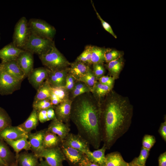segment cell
Masks as SVG:
<instances>
[{
    "label": "cell",
    "mask_w": 166,
    "mask_h": 166,
    "mask_svg": "<svg viewBox=\"0 0 166 166\" xmlns=\"http://www.w3.org/2000/svg\"><path fill=\"white\" fill-rule=\"evenodd\" d=\"M34 54L23 50L19 55L16 61L23 72L25 77H28L34 69Z\"/></svg>",
    "instance_id": "14"
},
{
    "label": "cell",
    "mask_w": 166,
    "mask_h": 166,
    "mask_svg": "<svg viewBox=\"0 0 166 166\" xmlns=\"http://www.w3.org/2000/svg\"><path fill=\"white\" fill-rule=\"evenodd\" d=\"M30 32L38 37L53 40L56 30L45 21L37 18H31L28 21Z\"/></svg>",
    "instance_id": "5"
},
{
    "label": "cell",
    "mask_w": 166,
    "mask_h": 166,
    "mask_svg": "<svg viewBox=\"0 0 166 166\" xmlns=\"http://www.w3.org/2000/svg\"><path fill=\"white\" fill-rule=\"evenodd\" d=\"M0 158L4 160L9 165V164L14 162L15 158L14 154L11 152L6 144L0 139ZM13 163H14L13 162Z\"/></svg>",
    "instance_id": "32"
},
{
    "label": "cell",
    "mask_w": 166,
    "mask_h": 166,
    "mask_svg": "<svg viewBox=\"0 0 166 166\" xmlns=\"http://www.w3.org/2000/svg\"><path fill=\"white\" fill-rule=\"evenodd\" d=\"M49 72V70L45 67L34 68L27 77L28 81L37 90L47 80Z\"/></svg>",
    "instance_id": "13"
},
{
    "label": "cell",
    "mask_w": 166,
    "mask_h": 166,
    "mask_svg": "<svg viewBox=\"0 0 166 166\" xmlns=\"http://www.w3.org/2000/svg\"><path fill=\"white\" fill-rule=\"evenodd\" d=\"M45 67L52 71L67 68L70 63L58 50L54 44L47 53L38 56Z\"/></svg>",
    "instance_id": "3"
},
{
    "label": "cell",
    "mask_w": 166,
    "mask_h": 166,
    "mask_svg": "<svg viewBox=\"0 0 166 166\" xmlns=\"http://www.w3.org/2000/svg\"><path fill=\"white\" fill-rule=\"evenodd\" d=\"M72 101L73 100L68 98L63 100L58 105L53 107L56 118L69 126Z\"/></svg>",
    "instance_id": "12"
},
{
    "label": "cell",
    "mask_w": 166,
    "mask_h": 166,
    "mask_svg": "<svg viewBox=\"0 0 166 166\" xmlns=\"http://www.w3.org/2000/svg\"><path fill=\"white\" fill-rule=\"evenodd\" d=\"M51 87L46 80L37 90L33 102L44 100L50 99Z\"/></svg>",
    "instance_id": "30"
},
{
    "label": "cell",
    "mask_w": 166,
    "mask_h": 166,
    "mask_svg": "<svg viewBox=\"0 0 166 166\" xmlns=\"http://www.w3.org/2000/svg\"><path fill=\"white\" fill-rule=\"evenodd\" d=\"M26 134L18 126H8L0 132V138L4 140H16L23 138Z\"/></svg>",
    "instance_id": "19"
},
{
    "label": "cell",
    "mask_w": 166,
    "mask_h": 166,
    "mask_svg": "<svg viewBox=\"0 0 166 166\" xmlns=\"http://www.w3.org/2000/svg\"><path fill=\"white\" fill-rule=\"evenodd\" d=\"M102 142L109 149L131 126L133 108L128 98L112 90L101 103Z\"/></svg>",
    "instance_id": "1"
},
{
    "label": "cell",
    "mask_w": 166,
    "mask_h": 166,
    "mask_svg": "<svg viewBox=\"0 0 166 166\" xmlns=\"http://www.w3.org/2000/svg\"><path fill=\"white\" fill-rule=\"evenodd\" d=\"M51 90L62 101L69 98V92L64 87H51Z\"/></svg>",
    "instance_id": "38"
},
{
    "label": "cell",
    "mask_w": 166,
    "mask_h": 166,
    "mask_svg": "<svg viewBox=\"0 0 166 166\" xmlns=\"http://www.w3.org/2000/svg\"><path fill=\"white\" fill-rule=\"evenodd\" d=\"M11 120L6 112L0 107V132L6 127L11 125Z\"/></svg>",
    "instance_id": "35"
},
{
    "label": "cell",
    "mask_w": 166,
    "mask_h": 166,
    "mask_svg": "<svg viewBox=\"0 0 166 166\" xmlns=\"http://www.w3.org/2000/svg\"><path fill=\"white\" fill-rule=\"evenodd\" d=\"M47 115L48 121L52 120L56 118L53 107L49 108L46 110Z\"/></svg>",
    "instance_id": "48"
},
{
    "label": "cell",
    "mask_w": 166,
    "mask_h": 166,
    "mask_svg": "<svg viewBox=\"0 0 166 166\" xmlns=\"http://www.w3.org/2000/svg\"><path fill=\"white\" fill-rule=\"evenodd\" d=\"M62 143L85 154L90 151L89 143L79 134L69 132Z\"/></svg>",
    "instance_id": "11"
},
{
    "label": "cell",
    "mask_w": 166,
    "mask_h": 166,
    "mask_svg": "<svg viewBox=\"0 0 166 166\" xmlns=\"http://www.w3.org/2000/svg\"><path fill=\"white\" fill-rule=\"evenodd\" d=\"M46 130L47 128H46L34 133L31 132L27 134L31 150L32 152L38 157L44 149V137Z\"/></svg>",
    "instance_id": "10"
},
{
    "label": "cell",
    "mask_w": 166,
    "mask_h": 166,
    "mask_svg": "<svg viewBox=\"0 0 166 166\" xmlns=\"http://www.w3.org/2000/svg\"><path fill=\"white\" fill-rule=\"evenodd\" d=\"M90 68L87 64L75 61V62L70 63V67L68 69V73L77 81L87 72Z\"/></svg>",
    "instance_id": "20"
},
{
    "label": "cell",
    "mask_w": 166,
    "mask_h": 166,
    "mask_svg": "<svg viewBox=\"0 0 166 166\" xmlns=\"http://www.w3.org/2000/svg\"><path fill=\"white\" fill-rule=\"evenodd\" d=\"M93 7L96 13L97 16L98 18L101 21L102 26L104 28L109 34H111L114 38H117V36L116 35L114 34L112 28L110 25L107 22L104 20L102 18H101L99 13L97 12L95 6L94 5L93 2L91 1Z\"/></svg>",
    "instance_id": "40"
},
{
    "label": "cell",
    "mask_w": 166,
    "mask_h": 166,
    "mask_svg": "<svg viewBox=\"0 0 166 166\" xmlns=\"http://www.w3.org/2000/svg\"><path fill=\"white\" fill-rule=\"evenodd\" d=\"M40 158V161L38 166H50L45 160H43L42 158Z\"/></svg>",
    "instance_id": "49"
},
{
    "label": "cell",
    "mask_w": 166,
    "mask_h": 166,
    "mask_svg": "<svg viewBox=\"0 0 166 166\" xmlns=\"http://www.w3.org/2000/svg\"><path fill=\"white\" fill-rule=\"evenodd\" d=\"M82 166H100L96 164L90 162L89 160L84 163Z\"/></svg>",
    "instance_id": "50"
},
{
    "label": "cell",
    "mask_w": 166,
    "mask_h": 166,
    "mask_svg": "<svg viewBox=\"0 0 166 166\" xmlns=\"http://www.w3.org/2000/svg\"><path fill=\"white\" fill-rule=\"evenodd\" d=\"M60 138L57 135L46 130L44 135V149L60 147L62 143Z\"/></svg>",
    "instance_id": "29"
},
{
    "label": "cell",
    "mask_w": 166,
    "mask_h": 166,
    "mask_svg": "<svg viewBox=\"0 0 166 166\" xmlns=\"http://www.w3.org/2000/svg\"><path fill=\"white\" fill-rule=\"evenodd\" d=\"M93 65V72L98 80L100 78L104 76L105 73V69L103 64L95 63Z\"/></svg>",
    "instance_id": "41"
},
{
    "label": "cell",
    "mask_w": 166,
    "mask_h": 166,
    "mask_svg": "<svg viewBox=\"0 0 166 166\" xmlns=\"http://www.w3.org/2000/svg\"><path fill=\"white\" fill-rule=\"evenodd\" d=\"M112 90V88L97 81L92 88L91 93L97 101L101 103L103 99Z\"/></svg>",
    "instance_id": "26"
},
{
    "label": "cell",
    "mask_w": 166,
    "mask_h": 166,
    "mask_svg": "<svg viewBox=\"0 0 166 166\" xmlns=\"http://www.w3.org/2000/svg\"><path fill=\"white\" fill-rule=\"evenodd\" d=\"M101 115V103L91 92L73 100L70 120L76 126L78 134L95 149H98L102 142Z\"/></svg>",
    "instance_id": "2"
},
{
    "label": "cell",
    "mask_w": 166,
    "mask_h": 166,
    "mask_svg": "<svg viewBox=\"0 0 166 166\" xmlns=\"http://www.w3.org/2000/svg\"><path fill=\"white\" fill-rule=\"evenodd\" d=\"M150 151V150L142 147L139 156L134 158L131 162L139 165H145L146 161L149 154Z\"/></svg>",
    "instance_id": "34"
},
{
    "label": "cell",
    "mask_w": 166,
    "mask_h": 166,
    "mask_svg": "<svg viewBox=\"0 0 166 166\" xmlns=\"http://www.w3.org/2000/svg\"><path fill=\"white\" fill-rule=\"evenodd\" d=\"M50 101L53 106H56L60 104L62 101L55 94L51 91Z\"/></svg>",
    "instance_id": "47"
},
{
    "label": "cell",
    "mask_w": 166,
    "mask_h": 166,
    "mask_svg": "<svg viewBox=\"0 0 166 166\" xmlns=\"http://www.w3.org/2000/svg\"><path fill=\"white\" fill-rule=\"evenodd\" d=\"M69 126L56 118L51 121L47 130L57 135L63 141L70 132Z\"/></svg>",
    "instance_id": "16"
},
{
    "label": "cell",
    "mask_w": 166,
    "mask_h": 166,
    "mask_svg": "<svg viewBox=\"0 0 166 166\" xmlns=\"http://www.w3.org/2000/svg\"><path fill=\"white\" fill-rule=\"evenodd\" d=\"M158 132L164 141L166 142V121L162 123L158 130Z\"/></svg>",
    "instance_id": "44"
},
{
    "label": "cell",
    "mask_w": 166,
    "mask_h": 166,
    "mask_svg": "<svg viewBox=\"0 0 166 166\" xmlns=\"http://www.w3.org/2000/svg\"><path fill=\"white\" fill-rule=\"evenodd\" d=\"M123 52L114 49H110L105 55V62L108 63L122 57Z\"/></svg>",
    "instance_id": "37"
},
{
    "label": "cell",
    "mask_w": 166,
    "mask_h": 166,
    "mask_svg": "<svg viewBox=\"0 0 166 166\" xmlns=\"http://www.w3.org/2000/svg\"><path fill=\"white\" fill-rule=\"evenodd\" d=\"M54 44L53 40L39 37L31 33L28 41L23 50L28 51L39 56L49 52Z\"/></svg>",
    "instance_id": "4"
},
{
    "label": "cell",
    "mask_w": 166,
    "mask_h": 166,
    "mask_svg": "<svg viewBox=\"0 0 166 166\" xmlns=\"http://www.w3.org/2000/svg\"><path fill=\"white\" fill-rule=\"evenodd\" d=\"M124 65V61L123 57L107 63L106 67L110 76L115 80L118 78Z\"/></svg>",
    "instance_id": "27"
},
{
    "label": "cell",
    "mask_w": 166,
    "mask_h": 166,
    "mask_svg": "<svg viewBox=\"0 0 166 166\" xmlns=\"http://www.w3.org/2000/svg\"><path fill=\"white\" fill-rule=\"evenodd\" d=\"M128 166H146V165H145L144 166L139 165H138L134 164L131 161L130 162L128 163Z\"/></svg>",
    "instance_id": "52"
},
{
    "label": "cell",
    "mask_w": 166,
    "mask_h": 166,
    "mask_svg": "<svg viewBox=\"0 0 166 166\" xmlns=\"http://www.w3.org/2000/svg\"><path fill=\"white\" fill-rule=\"evenodd\" d=\"M7 166H19L18 165V163L16 162L14 163H13L10 165H8Z\"/></svg>",
    "instance_id": "53"
},
{
    "label": "cell",
    "mask_w": 166,
    "mask_h": 166,
    "mask_svg": "<svg viewBox=\"0 0 166 166\" xmlns=\"http://www.w3.org/2000/svg\"><path fill=\"white\" fill-rule=\"evenodd\" d=\"M0 166H2L1 165H0Z\"/></svg>",
    "instance_id": "54"
},
{
    "label": "cell",
    "mask_w": 166,
    "mask_h": 166,
    "mask_svg": "<svg viewBox=\"0 0 166 166\" xmlns=\"http://www.w3.org/2000/svg\"><path fill=\"white\" fill-rule=\"evenodd\" d=\"M0 165L2 166H7V164L3 160L0 158Z\"/></svg>",
    "instance_id": "51"
},
{
    "label": "cell",
    "mask_w": 166,
    "mask_h": 166,
    "mask_svg": "<svg viewBox=\"0 0 166 166\" xmlns=\"http://www.w3.org/2000/svg\"><path fill=\"white\" fill-rule=\"evenodd\" d=\"M4 140L13 148L16 153V159L19 152L22 149H25L26 151L31 150L30 145L28 140L27 135L23 138L16 140Z\"/></svg>",
    "instance_id": "24"
},
{
    "label": "cell",
    "mask_w": 166,
    "mask_h": 166,
    "mask_svg": "<svg viewBox=\"0 0 166 166\" xmlns=\"http://www.w3.org/2000/svg\"><path fill=\"white\" fill-rule=\"evenodd\" d=\"M68 68L60 70H49L47 81L51 87H64L66 84Z\"/></svg>",
    "instance_id": "17"
},
{
    "label": "cell",
    "mask_w": 166,
    "mask_h": 166,
    "mask_svg": "<svg viewBox=\"0 0 166 166\" xmlns=\"http://www.w3.org/2000/svg\"><path fill=\"white\" fill-rule=\"evenodd\" d=\"M156 142L155 137L152 135L145 134L142 140V147L150 150Z\"/></svg>",
    "instance_id": "39"
},
{
    "label": "cell",
    "mask_w": 166,
    "mask_h": 166,
    "mask_svg": "<svg viewBox=\"0 0 166 166\" xmlns=\"http://www.w3.org/2000/svg\"><path fill=\"white\" fill-rule=\"evenodd\" d=\"M159 166H166V152L161 154L158 158Z\"/></svg>",
    "instance_id": "46"
},
{
    "label": "cell",
    "mask_w": 166,
    "mask_h": 166,
    "mask_svg": "<svg viewBox=\"0 0 166 166\" xmlns=\"http://www.w3.org/2000/svg\"><path fill=\"white\" fill-rule=\"evenodd\" d=\"M97 80L93 70L90 68L87 72L77 81L84 83L92 89Z\"/></svg>",
    "instance_id": "33"
},
{
    "label": "cell",
    "mask_w": 166,
    "mask_h": 166,
    "mask_svg": "<svg viewBox=\"0 0 166 166\" xmlns=\"http://www.w3.org/2000/svg\"><path fill=\"white\" fill-rule=\"evenodd\" d=\"M115 79L110 76H103L98 80V81L102 84L108 86L113 89Z\"/></svg>",
    "instance_id": "42"
},
{
    "label": "cell",
    "mask_w": 166,
    "mask_h": 166,
    "mask_svg": "<svg viewBox=\"0 0 166 166\" xmlns=\"http://www.w3.org/2000/svg\"><path fill=\"white\" fill-rule=\"evenodd\" d=\"M106 149L104 145L100 149L93 152L89 151L85 154L88 160L91 162L100 166H104L105 161V153Z\"/></svg>",
    "instance_id": "23"
},
{
    "label": "cell",
    "mask_w": 166,
    "mask_h": 166,
    "mask_svg": "<svg viewBox=\"0 0 166 166\" xmlns=\"http://www.w3.org/2000/svg\"><path fill=\"white\" fill-rule=\"evenodd\" d=\"M91 45H87L85 48L83 52L81 53L86 59L88 65L92 64L91 61Z\"/></svg>",
    "instance_id": "43"
},
{
    "label": "cell",
    "mask_w": 166,
    "mask_h": 166,
    "mask_svg": "<svg viewBox=\"0 0 166 166\" xmlns=\"http://www.w3.org/2000/svg\"><path fill=\"white\" fill-rule=\"evenodd\" d=\"M32 106L33 109L37 111L53 107L49 99H44L36 102H33Z\"/></svg>",
    "instance_id": "36"
},
{
    "label": "cell",
    "mask_w": 166,
    "mask_h": 166,
    "mask_svg": "<svg viewBox=\"0 0 166 166\" xmlns=\"http://www.w3.org/2000/svg\"><path fill=\"white\" fill-rule=\"evenodd\" d=\"M60 147L65 160L72 166H82L88 160L85 153L77 149L66 145L62 143Z\"/></svg>",
    "instance_id": "8"
},
{
    "label": "cell",
    "mask_w": 166,
    "mask_h": 166,
    "mask_svg": "<svg viewBox=\"0 0 166 166\" xmlns=\"http://www.w3.org/2000/svg\"><path fill=\"white\" fill-rule=\"evenodd\" d=\"M15 46L12 42L0 49V59L2 63L16 60L23 50Z\"/></svg>",
    "instance_id": "15"
},
{
    "label": "cell",
    "mask_w": 166,
    "mask_h": 166,
    "mask_svg": "<svg viewBox=\"0 0 166 166\" xmlns=\"http://www.w3.org/2000/svg\"><path fill=\"white\" fill-rule=\"evenodd\" d=\"M22 81L16 79L6 72L0 64V95L12 94L20 89Z\"/></svg>",
    "instance_id": "7"
},
{
    "label": "cell",
    "mask_w": 166,
    "mask_h": 166,
    "mask_svg": "<svg viewBox=\"0 0 166 166\" xmlns=\"http://www.w3.org/2000/svg\"><path fill=\"white\" fill-rule=\"evenodd\" d=\"M38 124V111L33 109L28 118L18 126L27 134L36 129Z\"/></svg>",
    "instance_id": "21"
},
{
    "label": "cell",
    "mask_w": 166,
    "mask_h": 166,
    "mask_svg": "<svg viewBox=\"0 0 166 166\" xmlns=\"http://www.w3.org/2000/svg\"><path fill=\"white\" fill-rule=\"evenodd\" d=\"M0 64L6 72L16 79L22 81L26 78L16 60L4 63H0Z\"/></svg>",
    "instance_id": "18"
},
{
    "label": "cell",
    "mask_w": 166,
    "mask_h": 166,
    "mask_svg": "<svg viewBox=\"0 0 166 166\" xmlns=\"http://www.w3.org/2000/svg\"><path fill=\"white\" fill-rule=\"evenodd\" d=\"M38 157L45 158V160L50 166H63V162L65 160L60 147L45 148Z\"/></svg>",
    "instance_id": "9"
},
{
    "label": "cell",
    "mask_w": 166,
    "mask_h": 166,
    "mask_svg": "<svg viewBox=\"0 0 166 166\" xmlns=\"http://www.w3.org/2000/svg\"><path fill=\"white\" fill-rule=\"evenodd\" d=\"M38 112V117L39 121L41 123H44L48 121L47 115L46 110H41Z\"/></svg>",
    "instance_id": "45"
},
{
    "label": "cell",
    "mask_w": 166,
    "mask_h": 166,
    "mask_svg": "<svg viewBox=\"0 0 166 166\" xmlns=\"http://www.w3.org/2000/svg\"><path fill=\"white\" fill-rule=\"evenodd\" d=\"M104 166H128V163L124 160L120 152L115 151L105 155Z\"/></svg>",
    "instance_id": "25"
},
{
    "label": "cell",
    "mask_w": 166,
    "mask_h": 166,
    "mask_svg": "<svg viewBox=\"0 0 166 166\" xmlns=\"http://www.w3.org/2000/svg\"><path fill=\"white\" fill-rule=\"evenodd\" d=\"M30 34L28 21L26 17H22L15 26L12 42L15 46L23 50Z\"/></svg>",
    "instance_id": "6"
},
{
    "label": "cell",
    "mask_w": 166,
    "mask_h": 166,
    "mask_svg": "<svg viewBox=\"0 0 166 166\" xmlns=\"http://www.w3.org/2000/svg\"><path fill=\"white\" fill-rule=\"evenodd\" d=\"M38 158L33 152H24L18 154L16 160L19 166H38Z\"/></svg>",
    "instance_id": "22"
},
{
    "label": "cell",
    "mask_w": 166,
    "mask_h": 166,
    "mask_svg": "<svg viewBox=\"0 0 166 166\" xmlns=\"http://www.w3.org/2000/svg\"><path fill=\"white\" fill-rule=\"evenodd\" d=\"M111 49L92 46L91 61L92 64L95 63L103 64L105 62V55Z\"/></svg>",
    "instance_id": "28"
},
{
    "label": "cell",
    "mask_w": 166,
    "mask_h": 166,
    "mask_svg": "<svg viewBox=\"0 0 166 166\" xmlns=\"http://www.w3.org/2000/svg\"><path fill=\"white\" fill-rule=\"evenodd\" d=\"M91 89L84 83L76 81L74 87L70 92L73 100L76 97L83 94L91 92Z\"/></svg>",
    "instance_id": "31"
}]
</instances>
